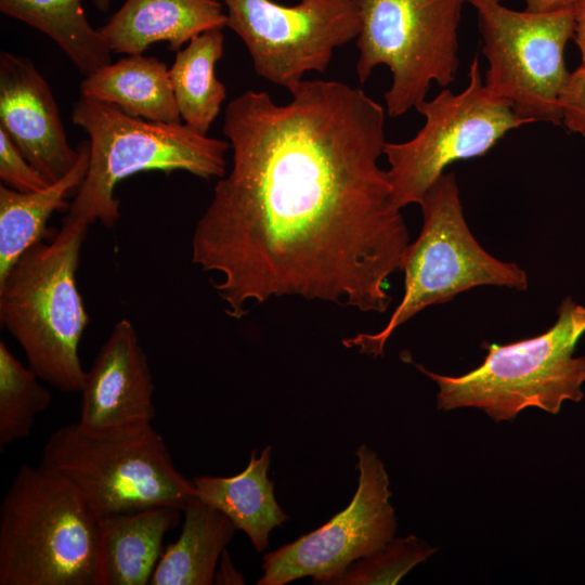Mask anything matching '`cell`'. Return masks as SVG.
Instances as JSON below:
<instances>
[{
	"mask_svg": "<svg viewBox=\"0 0 585 585\" xmlns=\"http://www.w3.org/2000/svg\"><path fill=\"white\" fill-rule=\"evenodd\" d=\"M288 91L286 104L253 90L229 102L232 168L197 221L192 260L221 275L214 288L234 318L283 296L384 313L410 244L378 165L385 109L340 81Z\"/></svg>",
	"mask_w": 585,
	"mask_h": 585,
	"instance_id": "1",
	"label": "cell"
},
{
	"mask_svg": "<svg viewBox=\"0 0 585 585\" xmlns=\"http://www.w3.org/2000/svg\"><path fill=\"white\" fill-rule=\"evenodd\" d=\"M86 222L66 216L48 244L25 251L0 280V323L23 349L28 366L54 388L79 392V343L89 324L76 273Z\"/></svg>",
	"mask_w": 585,
	"mask_h": 585,
	"instance_id": "2",
	"label": "cell"
},
{
	"mask_svg": "<svg viewBox=\"0 0 585 585\" xmlns=\"http://www.w3.org/2000/svg\"><path fill=\"white\" fill-rule=\"evenodd\" d=\"M100 525L62 474L22 465L0 506V585H99Z\"/></svg>",
	"mask_w": 585,
	"mask_h": 585,
	"instance_id": "3",
	"label": "cell"
},
{
	"mask_svg": "<svg viewBox=\"0 0 585 585\" xmlns=\"http://www.w3.org/2000/svg\"><path fill=\"white\" fill-rule=\"evenodd\" d=\"M70 118L88 134L90 157L67 216L89 225L99 221L113 227L117 223L120 212L115 187L139 172L185 171L205 180L225 173L230 143L185 125L132 117L82 95L74 103Z\"/></svg>",
	"mask_w": 585,
	"mask_h": 585,
	"instance_id": "4",
	"label": "cell"
},
{
	"mask_svg": "<svg viewBox=\"0 0 585 585\" xmlns=\"http://www.w3.org/2000/svg\"><path fill=\"white\" fill-rule=\"evenodd\" d=\"M545 333L508 344L484 343V361L461 376L415 366L439 386L438 407H478L496 421L511 420L528 407L557 414L563 402L584 394L585 356H573L585 333V307L570 297Z\"/></svg>",
	"mask_w": 585,
	"mask_h": 585,
	"instance_id": "5",
	"label": "cell"
},
{
	"mask_svg": "<svg viewBox=\"0 0 585 585\" xmlns=\"http://www.w3.org/2000/svg\"><path fill=\"white\" fill-rule=\"evenodd\" d=\"M40 465L66 478L98 517L156 506L182 510L196 496L152 422L98 432L64 425L47 440Z\"/></svg>",
	"mask_w": 585,
	"mask_h": 585,
	"instance_id": "6",
	"label": "cell"
},
{
	"mask_svg": "<svg viewBox=\"0 0 585 585\" xmlns=\"http://www.w3.org/2000/svg\"><path fill=\"white\" fill-rule=\"evenodd\" d=\"M422 226L417 239L403 253L404 294L387 325L376 334L346 338L374 358L384 354L393 332L424 309L448 302L477 286H505L525 290L528 275L516 263L490 255L473 237L464 217L454 173H442L419 203Z\"/></svg>",
	"mask_w": 585,
	"mask_h": 585,
	"instance_id": "7",
	"label": "cell"
},
{
	"mask_svg": "<svg viewBox=\"0 0 585 585\" xmlns=\"http://www.w3.org/2000/svg\"><path fill=\"white\" fill-rule=\"evenodd\" d=\"M355 1L361 20L356 74L364 83L375 67L390 69L385 101L391 117L416 108L432 81L441 87L454 81L465 0Z\"/></svg>",
	"mask_w": 585,
	"mask_h": 585,
	"instance_id": "8",
	"label": "cell"
},
{
	"mask_svg": "<svg viewBox=\"0 0 585 585\" xmlns=\"http://www.w3.org/2000/svg\"><path fill=\"white\" fill-rule=\"evenodd\" d=\"M416 109L425 116L408 141L384 145L392 198L399 208L418 204L451 164L485 155L505 134L530 120L517 115L510 102L494 95L482 80L478 55L469 68L468 86L458 94L445 89Z\"/></svg>",
	"mask_w": 585,
	"mask_h": 585,
	"instance_id": "9",
	"label": "cell"
},
{
	"mask_svg": "<svg viewBox=\"0 0 585 585\" xmlns=\"http://www.w3.org/2000/svg\"><path fill=\"white\" fill-rule=\"evenodd\" d=\"M478 12L485 86L511 103L523 119L561 125L560 100L570 72L564 49L573 38L571 9L550 13L516 11L503 0H465Z\"/></svg>",
	"mask_w": 585,
	"mask_h": 585,
	"instance_id": "10",
	"label": "cell"
},
{
	"mask_svg": "<svg viewBox=\"0 0 585 585\" xmlns=\"http://www.w3.org/2000/svg\"><path fill=\"white\" fill-rule=\"evenodd\" d=\"M221 1L226 26L245 43L257 75L288 90L308 72H325L335 49L361 28L355 0Z\"/></svg>",
	"mask_w": 585,
	"mask_h": 585,
	"instance_id": "11",
	"label": "cell"
},
{
	"mask_svg": "<svg viewBox=\"0 0 585 585\" xmlns=\"http://www.w3.org/2000/svg\"><path fill=\"white\" fill-rule=\"evenodd\" d=\"M356 456L358 489L348 507L316 530L265 554L258 585H285L304 576L330 585L354 561L394 537L396 519L385 466L365 444Z\"/></svg>",
	"mask_w": 585,
	"mask_h": 585,
	"instance_id": "12",
	"label": "cell"
},
{
	"mask_svg": "<svg viewBox=\"0 0 585 585\" xmlns=\"http://www.w3.org/2000/svg\"><path fill=\"white\" fill-rule=\"evenodd\" d=\"M0 128L49 182L77 160L49 83L30 58L8 51L0 53Z\"/></svg>",
	"mask_w": 585,
	"mask_h": 585,
	"instance_id": "13",
	"label": "cell"
},
{
	"mask_svg": "<svg viewBox=\"0 0 585 585\" xmlns=\"http://www.w3.org/2000/svg\"><path fill=\"white\" fill-rule=\"evenodd\" d=\"M78 424L88 431L152 422L154 382L136 330L118 321L86 372Z\"/></svg>",
	"mask_w": 585,
	"mask_h": 585,
	"instance_id": "14",
	"label": "cell"
},
{
	"mask_svg": "<svg viewBox=\"0 0 585 585\" xmlns=\"http://www.w3.org/2000/svg\"><path fill=\"white\" fill-rule=\"evenodd\" d=\"M225 26L218 0H126L98 30L112 52L130 55L156 42L179 51L195 36Z\"/></svg>",
	"mask_w": 585,
	"mask_h": 585,
	"instance_id": "15",
	"label": "cell"
},
{
	"mask_svg": "<svg viewBox=\"0 0 585 585\" xmlns=\"http://www.w3.org/2000/svg\"><path fill=\"white\" fill-rule=\"evenodd\" d=\"M182 510L156 506L99 517V585H146Z\"/></svg>",
	"mask_w": 585,
	"mask_h": 585,
	"instance_id": "16",
	"label": "cell"
},
{
	"mask_svg": "<svg viewBox=\"0 0 585 585\" xmlns=\"http://www.w3.org/2000/svg\"><path fill=\"white\" fill-rule=\"evenodd\" d=\"M82 96L114 105L129 116L181 123L166 63L143 53L106 64L80 82Z\"/></svg>",
	"mask_w": 585,
	"mask_h": 585,
	"instance_id": "17",
	"label": "cell"
},
{
	"mask_svg": "<svg viewBox=\"0 0 585 585\" xmlns=\"http://www.w3.org/2000/svg\"><path fill=\"white\" fill-rule=\"evenodd\" d=\"M270 463L269 445L259 456L252 451L246 468L235 476L193 479L196 496L225 514L259 552L268 547L270 532L289 519L276 502L274 482L268 478Z\"/></svg>",
	"mask_w": 585,
	"mask_h": 585,
	"instance_id": "18",
	"label": "cell"
},
{
	"mask_svg": "<svg viewBox=\"0 0 585 585\" xmlns=\"http://www.w3.org/2000/svg\"><path fill=\"white\" fill-rule=\"evenodd\" d=\"M76 148L78 157L73 168L47 187L22 193L0 186V280L25 251L42 240L52 213L65 209L66 199L83 182L89 166V141L79 142Z\"/></svg>",
	"mask_w": 585,
	"mask_h": 585,
	"instance_id": "19",
	"label": "cell"
},
{
	"mask_svg": "<svg viewBox=\"0 0 585 585\" xmlns=\"http://www.w3.org/2000/svg\"><path fill=\"white\" fill-rule=\"evenodd\" d=\"M179 538L164 549L151 585H210L237 530L221 510L193 497L182 509Z\"/></svg>",
	"mask_w": 585,
	"mask_h": 585,
	"instance_id": "20",
	"label": "cell"
},
{
	"mask_svg": "<svg viewBox=\"0 0 585 585\" xmlns=\"http://www.w3.org/2000/svg\"><path fill=\"white\" fill-rule=\"evenodd\" d=\"M223 28H212L192 38L177 51L169 78L180 116L192 130L206 134L219 115L226 88L216 76L224 52Z\"/></svg>",
	"mask_w": 585,
	"mask_h": 585,
	"instance_id": "21",
	"label": "cell"
},
{
	"mask_svg": "<svg viewBox=\"0 0 585 585\" xmlns=\"http://www.w3.org/2000/svg\"><path fill=\"white\" fill-rule=\"evenodd\" d=\"M0 11L51 38L84 76L110 63L112 51L81 0H0Z\"/></svg>",
	"mask_w": 585,
	"mask_h": 585,
	"instance_id": "22",
	"label": "cell"
},
{
	"mask_svg": "<svg viewBox=\"0 0 585 585\" xmlns=\"http://www.w3.org/2000/svg\"><path fill=\"white\" fill-rule=\"evenodd\" d=\"M51 392L40 377L24 366L0 341V451L31 432L36 417L46 411Z\"/></svg>",
	"mask_w": 585,
	"mask_h": 585,
	"instance_id": "23",
	"label": "cell"
},
{
	"mask_svg": "<svg viewBox=\"0 0 585 585\" xmlns=\"http://www.w3.org/2000/svg\"><path fill=\"white\" fill-rule=\"evenodd\" d=\"M434 551L414 535L393 537L379 550L350 564L330 585L396 584Z\"/></svg>",
	"mask_w": 585,
	"mask_h": 585,
	"instance_id": "24",
	"label": "cell"
},
{
	"mask_svg": "<svg viewBox=\"0 0 585 585\" xmlns=\"http://www.w3.org/2000/svg\"><path fill=\"white\" fill-rule=\"evenodd\" d=\"M0 179L5 186L22 193L39 191L50 183L23 155L0 128Z\"/></svg>",
	"mask_w": 585,
	"mask_h": 585,
	"instance_id": "25",
	"label": "cell"
},
{
	"mask_svg": "<svg viewBox=\"0 0 585 585\" xmlns=\"http://www.w3.org/2000/svg\"><path fill=\"white\" fill-rule=\"evenodd\" d=\"M561 125L585 136V63L570 73L561 100Z\"/></svg>",
	"mask_w": 585,
	"mask_h": 585,
	"instance_id": "26",
	"label": "cell"
},
{
	"mask_svg": "<svg viewBox=\"0 0 585 585\" xmlns=\"http://www.w3.org/2000/svg\"><path fill=\"white\" fill-rule=\"evenodd\" d=\"M571 10L574 20L573 39L581 53L582 63H585V0H573Z\"/></svg>",
	"mask_w": 585,
	"mask_h": 585,
	"instance_id": "27",
	"label": "cell"
},
{
	"mask_svg": "<svg viewBox=\"0 0 585 585\" xmlns=\"http://www.w3.org/2000/svg\"><path fill=\"white\" fill-rule=\"evenodd\" d=\"M214 584H243L242 575L233 567L226 550L220 558L219 570H216Z\"/></svg>",
	"mask_w": 585,
	"mask_h": 585,
	"instance_id": "28",
	"label": "cell"
},
{
	"mask_svg": "<svg viewBox=\"0 0 585 585\" xmlns=\"http://www.w3.org/2000/svg\"><path fill=\"white\" fill-rule=\"evenodd\" d=\"M525 11L533 13H550L571 9L573 0H523Z\"/></svg>",
	"mask_w": 585,
	"mask_h": 585,
	"instance_id": "29",
	"label": "cell"
},
{
	"mask_svg": "<svg viewBox=\"0 0 585 585\" xmlns=\"http://www.w3.org/2000/svg\"><path fill=\"white\" fill-rule=\"evenodd\" d=\"M98 10L105 12L109 8L110 0H93Z\"/></svg>",
	"mask_w": 585,
	"mask_h": 585,
	"instance_id": "30",
	"label": "cell"
}]
</instances>
